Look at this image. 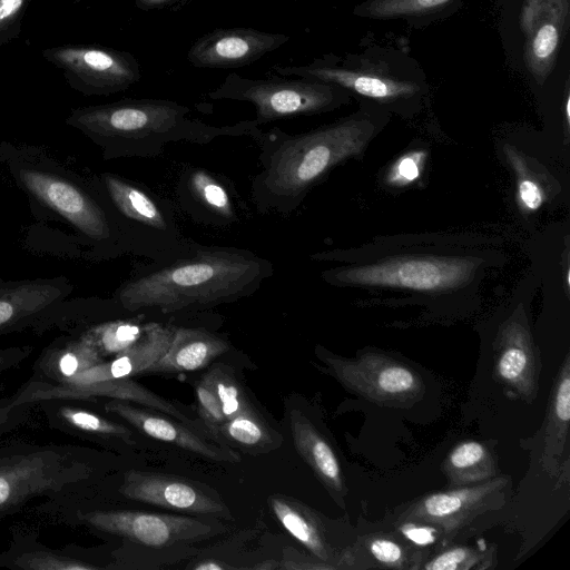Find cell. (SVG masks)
I'll list each match as a JSON object with an SVG mask.
<instances>
[{
  "label": "cell",
  "instance_id": "1",
  "mask_svg": "<svg viewBox=\"0 0 570 570\" xmlns=\"http://www.w3.org/2000/svg\"><path fill=\"white\" fill-rule=\"evenodd\" d=\"M500 257L490 245L453 235L384 237L360 248L309 256L316 262L342 263L321 274L332 286L393 291L430 299L474 294L484 275L504 263Z\"/></svg>",
  "mask_w": 570,
  "mask_h": 570
},
{
  "label": "cell",
  "instance_id": "2",
  "mask_svg": "<svg viewBox=\"0 0 570 570\" xmlns=\"http://www.w3.org/2000/svg\"><path fill=\"white\" fill-rule=\"evenodd\" d=\"M273 274V263L248 249L187 239L174 255L137 268L112 297L129 314L200 311L250 296Z\"/></svg>",
  "mask_w": 570,
  "mask_h": 570
},
{
  "label": "cell",
  "instance_id": "3",
  "mask_svg": "<svg viewBox=\"0 0 570 570\" xmlns=\"http://www.w3.org/2000/svg\"><path fill=\"white\" fill-rule=\"evenodd\" d=\"M383 120L357 111L301 134L277 128L262 131L256 140L262 169L250 185L257 210L282 216L293 214L335 167L364 155L383 128Z\"/></svg>",
  "mask_w": 570,
  "mask_h": 570
},
{
  "label": "cell",
  "instance_id": "4",
  "mask_svg": "<svg viewBox=\"0 0 570 570\" xmlns=\"http://www.w3.org/2000/svg\"><path fill=\"white\" fill-rule=\"evenodd\" d=\"M0 164L27 197L33 217L69 227L83 258L125 255L115 216L92 175L77 173L39 146L7 140L0 142Z\"/></svg>",
  "mask_w": 570,
  "mask_h": 570
},
{
  "label": "cell",
  "instance_id": "5",
  "mask_svg": "<svg viewBox=\"0 0 570 570\" xmlns=\"http://www.w3.org/2000/svg\"><path fill=\"white\" fill-rule=\"evenodd\" d=\"M68 126L97 145L105 160L147 158L161 155L169 142L206 145L220 137L262 134L255 120L213 126L191 117V109L177 101L129 98L77 108L66 119Z\"/></svg>",
  "mask_w": 570,
  "mask_h": 570
},
{
  "label": "cell",
  "instance_id": "6",
  "mask_svg": "<svg viewBox=\"0 0 570 570\" xmlns=\"http://www.w3.org/2000/svg\"><path fill=\"white\" fill-rule=\"evenodd\" d=\"M110 466V455L83 445L0 442V514L9 517L32 501L89 489Z\"/></svg>",
  "mask_w": 570,
  "mask_h": 570
},
{
  "label": "cell",
  "instance_id": "7",
  "mask_svg": "<svg viewBox=\"0 0 570 570\" xmlns=\"http://www.w3.org/2000/svg\"><path fill=\"white\" fill-rule=\"evenodd\" d=\"M32 511L50 523L81 528L122 543L166 549L208 539L225 528L214 518L199 519L106 505L86 490L40 501Z\"/></svg>",
  "mask_w": 570,
  "mask_h": 570
},
{
  "label": "cell",
  "instance_id": "8",
  "mask_svg": "<svg viewBox=\"0 0 570 570\" xmlns=\"http://www.w3.org/2000/svg\"><path fill=\"white\" fill-rule=\"evenodd\" d=\"M118 225L125 255L163 261L187 242L179 232L174 207L141 183L118 174H92Z\"/></svg>",
  "mask_w": 570,
  "mask_h": 570
},
{
  "label": "cell",
  "instance_id": "9",
  "mask_svg": "<svg viewBox=\"0 0 570 570\" xmlns=\"http://www.w3.org/2000/svg\"><path fill=\"white\" fill-rule=\"evenodd\" d=\"M347 94L335 85L301 77L272 76L268 72L267 78L250 79L232 72L207 97L252 104L256 110L254 120L262 126L332 111L348 101Z\"/></svg>",
  "mask_w": 570,
  "mask_h": 570
},
{
  "label": "cell",
  "instance_id": "10",
  "mask_svg": "<svg viewBox=\"0 0 570 570\" xmlns=\"http://www.w3.org/2000/svg\"><path fill=\"white\" fill-rule=\"evenodd\" d=\"M17 403L39 404L47 400H118L139 404L170 415L190 426L206 432L200 419L189 415L183 405L154 393L131 379L98 382H47L29 379L12 394ZM208 435V434H207Z\"/></svg>",
  "mask_w": 570,
  "mask_h": 570
},
{
  "label": "cell",
  "instance_id": "11",
  "mask_svg": "<svg viewBox=\"0 0 570 570\" xmlns=\"http://www.w3.org/2000/svg\"><path fill=\"white\" fill-rule=\"evenodd\" d=\"M69 83L88 96H108L141 79L138 60L127 51L104 47H58L45 51Z\"/></svg>",
  "mask_w": 570,
  "mask_h": 570
},
{
  "label": "cell",
  "instance_id": "12",
  "mask_svg": "<svg viewBox=\"0 0 570 570\" xmlns=\"http://www.w3.org/2000/svg\"><path fill=\"white\" fill-rule=\"evenodd\" d=\"M116 492L128 500L195 515L232 519L219 495L202 483L163 473L128 470Z\"/></svg>",
  "mask_w": 570,
  "mask_h": 570
},
{
  "label": "cell",
  "instance_id": "13",
  "mask_svg": "<svg viewBox=\"0 0 570 570\" xmlns=\"http://www.w3.org/2000/svg\"><path fill=\"white\" fill-rule=\"evenodd\" d=\"M94 401L108 414L155 440L216 462L238 463L242 460L234 449L216 443L205 432L159 411L118 400Z\"/></svg>",
  "mask_w": 570,
  "mask_h": 570
},
{
  "label": "cell",
  "instance_id": "14",
  "mask_svg": "<svg viewBox=\"0 0 570 570\" xmlns=\"http://www.w3.org/2000/svg\"><path fill=\"white\" fill-rule=\"evenodd\" d=\"M315 352L342 384L375 400L400 401L419 390L417 376L407 366L389 358L364 355L358 360H346L322 346H316Z\"/></svg>",
  "mask_w": 570,
  "mask_h": 570
},
{
  "label": "cell",
  "instance_id": "15",
  "mask_svg": "<svg viewBox=\"0 0 570 570\" xmlns=\"http://www.w3.org/2000/svg\"><path fill=\"white\" fill-rule=\"evenodd\" d=\"M289 39L285 33L248 27L220 28L198 38L188 49L186 58L196 68H239L256 62Z\"/></svg>",
  "mask_w": 570,
  "mask_h": 570
},
{
  "label": "cell",
  "instance_id": "16",
  "mask_svg": "<svg viewBox=\"0 0 570 570\" xmlns=\"http://www.w3.org/2000/svg\"><path fill=\"white\" fill-rule=\"evenodd\" d=\"M73 292L66 276L0 279V336L33 330Z\"/></svg>",
  "mask_w": 570,
  "mask_h": 570
},
{
  "label": "cell",
  "instance_id": "17",
  "mask_svg": "<svg viewBox=\"0 0 570 570\" xmlns=\"http://www.w3.org/2000/svg\"><path fill=\"white\" fill-rule=\"evenodd\" d=\"M274 73L301 77L335 85L347 92L365 97L381 105H391L415 97L417 83L380 71L337 66L327 60H316L302 66H273Z\"/></svg>",
  "mask_w": 570,
  "mask_h": 570
},
{
  "label": "cell",
  "instance_id": "18",
  "mask_svg": "<svg viewBox=\"0 0 570 570\" xmlns=\"http://www.w3.org/2000/svg\"><path fill=\"white\" fill-rule=\"evenodd\" d=\"M37 405L50 429L71 438L117 450L135 443L130 425L105 412L97 401L47 400Z\"/></svg>",
  "mask_w": 570,
  "mask_h": 570
},
{
  "label": "cell",
  "instance_id": "19",
  "mask_svg": "<svg viewBox=\"0 0 570 570\" xmlns=\"http://www.w3.org/2000/svg\"><path fill=\"white\" fill-rule=\"evenodd\" d=\"M569 17L568 0H524L520 28L524 36V63L539 82L551 73Z\"/></svg>",
  "mask_w": 570,
  "mask_h": 570
},
{
  "label": "cell",
  "instance_id": "20",
  "mask_svg": "<svg viewBox=\"0 0 570 570\" xmlns=\"http://www.w3.org/2000/svg\"><path fill=\"white\" fill-rule=\"evenodd\" d=\"M504 483L500 479L472 488L429 494L412 503L402 519L430 524L443 537L450 535L488 510L499 498Z\"/></svg>",
  "mask_w": 570,
  "mask_h": 570
},
{
  "label": "cell",
  "instance_id": "21",
  "mask_svg": "<svg viewBox=\"0 0 570 570\" xmlns=\"http://www.w3.org/2000/svg\"><path fill=\"white\" fill-rule=\"evenodd\" d=\"M97 549L75 543L51 548L37 533L16 529L7 549L0 552V567L22 570H97L111 569L109 560Z\"/></svg>",
  "mask_w": 570,
  "mask_h": 570
},
{
  "label": "cell",
  "instance_id": "22",
  "mask_svg": "<svg viewBox=\"0 0 570 570\" xmlns=\"http://www.w3.org/2000/svg\"><path fill=\"white\" fill-rule=\"evenodd\" d=\"M176 194L180 207L199 223L220 227L239 218L233 184L219 174L191 167L180 174Z\"/></svg>",
  "mask_w": 570,
  "mask_h": 570
},
{
  "label": "cell",
  "instance_id": "23",
  "mask_svg": "<svg viewBox=\"0 0 570 570\" xmlns=\"http://www.w3.org/2000/svg\"><path fill=\"white\" fill-rule=\"evenodd\" d=\"M175 330L174 325L148 322L145 333L135 344L63 382L89 383L146 374L167 351Z\"/></svg>",
  "mask_w": 570,
  "mask_h": 570
},
{
  "label": "cell",
  "instance_id": "24",
  "mask_svg": "<svg viewBox=\"0 0 570 570\" xmlns=\"http://www.w3.org/2000/svg\"><path fill=\"white\" fill-rule=\"evenodd\" d=\"M286 416L297 453L334 497L343 495L341 465L327 438L294 402L286 401Z\"/></svg>",
  "mask_w": 570,
  "mask_h": 570
},
{
  "label": "cell",
  "instance_id": "25",
  "mask_svg": "<svg viewBox=\"0 0 570 570\" xmlns=\"http://www.w3.org/2000/svg\"><path fill=\"white\" fill-rule=\"evenodd\" d=\"M495 367L502 382L520 390L532 385L534 354L522 304L502 323L497 338Z\"/></svg>",
  "mask_w": 570,
  "mask_h": 570
},
{
  "label": "cell",
  "instance_id": "26",
  "mask_svg": "<svg viewBox=\"0 0 570 570\" xmlns=\"http://www.w3.org/2000/svg\"><path fill=\"white\" fill-rule=\"evenodd\" d=\"M222 336L200 327H177L164 355L146 374H177L208 366L229 350Z\"/></svg>",
  "mask_w": 570,
  "mask_h": 570
},
{
  "label": "cell",
  "instance_id": "27",
  "mask_svg": "<svg viewBox=\"0 0 570 570\" xmlns=\"http://www.w3.org/2000/svg\"><path fill=\"white\" fill-rule=\"evenodd\" d=\"M104 361L82 334L63 333L40 352L32 366L31 379L63 382Z\"/></svg>",
  "mask_w": 570,
  "mask_h": 570
},
{
  "label": "cell",
  "instance_id": "28",
  "mask_svg": "<svg viewBox=\"0 0 570 570\" xmlns=\"http://www.w3.org/2000/svg\"><path fill=\"white\" fill-rule=\"evenodd\" d=\"M268 505L282 527L304 546L315 559L334 568L337 553L328 541L321 517L301 501L281 493L268 497Z\"/></svg>",
  "mask_w": 570,
  "mask_h": 570
},
{
  "label": "cell",
  "instance_id": "29",
  "mask_svg": "<svg viewBox=\"0 0 570 570\" xmlns=\"http://www.w3.org/2000/svg\"><path fill=\"white\" fill-rule=\"evenodd\" d=\"M129 314L114 297L66 298L53 307L32 330L42 335L52 330L70 333L87 325Z\"/></svg>",
  "mask_w": 570,
  "mask_h": 570
},
{
  "label": "cell",
  "instance_id": "30",
  "mask_svg": "<svg viewBox=\"0 0 570 570\" xmlns=\"http://www.w3.org/2000/svg\"><path fill=\"white\" fill-rule=\"evenodd\" d=\"M217 442L246 454H267L279 448L283 438L256 410L227 420L218 430Z\"/></svg>",
  "mask_w": 570,
  "mask_h": 570
},
{
  "label": "cell",
  "instance_id": "31",
  "mask_svg": "<svg viewBox=\"0 0 570 570\" xmlns=\"http://www.w3.org/2000/svg\"><path fill=\"white\" fill-rule=\"evenodd\" d=\"M147 326L148 322H144V314L138 313L135 316H118L100 321L72 332L88 338L106 361L135 344Z\"/></svg>",
  "mask_w": 570,
  "mask_h": 570
},
{
  "label": "cell",
  "instance_id": "32",
  "mask_svg": "<svg viewBox=\"0 0 570 570\" xmlns=\"http://www.w3.org/2000/svg\"><path fill=\"white\" fill-rule=\"evenodd\" d=\"M503 155L515 177V199L524 213L539 210L550 196L552 178L532 166L530 159L510 144L503 147Z\"/></svg>",
  "mask_w": 570,
  "mask_h": 570
},
{
  "label": "cell",
  "instance_id": "33",
  "mask_svg": "<svg viewBox=\"0 0 570 570\" xmlns=\"http://www.w3.org/2000/svg\"><path fill=\"white\" fill-rule=\"evenodd\" d=\"M202 379L216 394L226 421L256 411L245 392L244 385L227 364H213Z\"/></svg>",
  "mask_w": 570,
  "mask_h": 570
},
{
  "label": "cell",
  "instance_id": "34",
  "mask_svg": "<svg viewBox=\"0 0 570 570\" xmlns=\"http://www.w3.org/2000/svg\"><path fill=\"white\" fill-rule=\"evenodd\" d=\"M452 0H366L355 13L373 19H395L422 16L445 7Z\"/></svg>",
  "mask_w": 570,
  "mask_h": 570
},
{
  "label": "cell",
  "instance_id": "35",
  "mask_svg": "<svg viewBox=\"0 0 570 570\" xmlns=\"http://www.w3.org/2000/svg\"><path fill=\"white\" fill-rule=\"evenodd\" d=\"M428 153L422 148L410 149L387 167L383 184L390 188H406L420 181L425 169Z\"/></svg>",
  "mask_w": 570,
  "mask_h": 570
},
{
  "label": "cell",
  "instance_id": "36",
  "mask_svg": "<svg viewBox=\"0 0 570 570\" xmlns=\"http://www.w3.org/2000/svg\"><path fill=\"white\" fill-rule=\"evenodd\" d=\"M195 393L199 419L202 420L208 436L218 443V430L226 422L220 402L212 387L202 377L195 384Z\"/></svg>",
  "mask_w": 570,
  "mask_h": 570
},
{
  "label": "cell",
  "instance_id": "37",
  "mask_svg": "<svg viewBox=\"0 0 570 570\" xmlns=\"http://www.w3.org/2000/svg\"><path fill=\"white\" fill-rule=\"evenodd\" d=\"M489 454L483 444L475 441L463 442L455 446L450 453L448 464L451 471L456 472L461 479L465 473V478H470L471 471L480 470L482 465L488 463Z\"/></svg>",
  "mask_w": 570,
  "mask_h": 570
},
{
  "label": "cell",
  "instance_id": "38",
  "mask_svg": "<svg viewBox=\"0 0 570 570\" xmlns=\"http://www.w3.org/2000/svg\"><path fill=\"white\" fill-rule=\"evenodd\" d=\"M372 557L384 567L409 568L405 548L387 537H374L367 542Z\"/></svg>",
  "mask_w": 570,
  "mask_h": 570
},
{
  "label": "cell",
  "instance_id": "39",
  "mask_svg": "<svg viewBox=\"0 0 570 570\" xmlns=\"http://www.w3.org/2000/svg\"><path fill=\"white\" fill-rule=\"evenodd\" d=\"M480 557L470 548H452L435 556L424 568L429 570H459L474 568Z\"/></svg>",
  "mask_w": 570,
  "mask_h": 570
},
{
  "label": "cell",
  "instance_id": "40",
  "mask_svg": "<svg viewBox=\"0 0 570 570\" xmlns=\"http://www.w3.org/2000/svg\"><path fill=\"white\" fill-rule=\"evenodd\" d=\"M32 406L28 403H17L12 395L0 396V439L27 423Z\"/></svg>",
  "mask_w": 570,
  "mask_h": 570
},
{
  "label": "cell",
  "instance_id": "41",
  "mask_svg": "<svg viewBox=\"0 0 570 570\" xmlns=\"http://www.w3.org/2000/svg\"><path fill=\"white\" fill-rule=\"evenodd\" d=\"M570 419V380H569V366L566 361L563 374L557 385V391L553 402V423L558 426L559 434L561 429L567 431V426Z\"/></svg>",
  "mask_w": 570,
  "mask_h": 570
},
{
  "label": "cell",
  "instance_id": "42",
  "mask_svg": "<svg viewBox=\"0 0 570 570\" xmlns=\"http://www.w3.org/2000/svg\"><path fill=\"white\" fill-rule=\"evenodd\" d=\"M400 531L409 541L422 547L433 544L439 534L434 527L416 521H405Z\"/></svg>",
  "mask_w": 570,
  "mask_h": 570
},
{
  "label": "cell",
  "instance_id": "43",
  "mask_svg": "<svg viewBox=\"0 0 570 570\" xmlns=\"http://www.w3.org/2000/svg\"><path fill=\"white\" fill-rule=\"evenodd\" d=\"M33 352L32 345L8 346L0 348V375L18 367Z\"/></svg>",
  "mask_w": 570,
  "mask_h": 570
},
{
  "label": "cell",
  "instance_id": "44",
  "mask_svg": "<svg viewBox=\"0 0 570 570\" xmlns=\"http://www.w3.org/2000/svg\"><path fill=\"white\" fill-rule=\"evenodd\" d=\"M138 9L151 10H178L193 0H134Z\"/></svg>",
  "mask_w": 570,
  "mask_h": 570
},
{
  "label": "cell",
  "instance_id": "45",
  "mask_svg": "<svg viewBox=\"0 0 570 570\" xmlns=\"http://www.w3.org/2000/svg\"><path fill=\"white\" fill-rule=\"evenodd\" d=\"M27 0H0V27L8 24L22 10Z\"/></svg>",
  "mask_w": 570,
  "mask_h": 570
},
{
  "label": "cell",
  "instance_id": "46",
  "mask_svg": "<svg viewBox=\"0 0 570 570\" xmlns=\"http://www.w3.org/2000/svg\"><path fill=\"white\" fill-rule=\"evenodd\" d=\"M570 107V99L569 97H567V101H566V118H567V122H569V118H570V112H569V108Z\"/></svg>",
  "mask_w": 570,
  "mask_h": 570
},
{
  "label": "cell",
  "instance_id": "47",
  "mask_svg": "<svg viewBox=\"0 0 570 570\" xmlns=\"http://www.w3.org/2000/svg\"><path fill=\"white\" fill-rule=\"evenodd\" d=\"M4 518H6V515L0 514V520H2V519H4Z\"/></svg>",
  "mask_w": 570,
  "mask_h": 570
}]
</instances>
